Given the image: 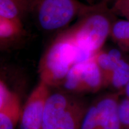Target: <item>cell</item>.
<instances>
[{"instance_id":"6da1fadb","label":"cell","mask_w":129,"mask_h":129,"mask_svg":"<svg viewBox=\"0 0 129 129\" xmlns=\"http://www.w3.org/2000/svg\"><path fill=\"white\" fill-rule=\"evenodd\" d=\"M108 1L93 6L92 9L65 29L85 60L103 48L110 37L114 20Z\"/></svg>"},{"instance_id":"7a4b0ae2","label":"cell","mask_w":129,"mask_h":129,"mask_svg":"<svg viewBox=\"0 0 129 129\" xmlns=\"http://www.w3.org/2000/svg\"><path fill=\"white\" fill-rule=\"evenodd\" d=\"M83 54L65 30L57 34L40 59V81L49 87L62 85L74 64L85 62Z\"/></svg>"},{"instance_id":"3957f363","label":"cell","mask_w":129,"mask_h":129,"mask_svg":"<svg viewBox=\"0 0 129 129\" xmlns=\"http://www.w3.org/2000/svg\"><path fill=\"white\" fill-rule=\"evenodd\" d=\"M93 6L78 0H32L30 14L41 30L59 33L70 26L74 20L85 14Z\"/></svg>"},{"instance_id":"277c9868","label":"cell","mask_w":129,"mask_h":129,"mask_svg":"<svg viewBox=\"0 0 129 129\" xmlns=\"http://www.w3.org/2000/svg\"><path fill=\"white\" fill-rule=\"evenodd\" d=\"M88 108L84 101L69 94H50L45 107L43 129H80Z\"/></svg>"},{"instance_id":"5b68a950","label":"cell","mask_w":129,"mask_h":129,"mask_svg":"<svg viewBox=\"0 0 129 129\" xmlns=\"http://www.w3.org/2000/svg\"><path fill=\"white\" fill-rule=\"evenodd\" d=\"M69 92L95 93L104 86L102 72L94 57L74 64L62 84Z\"/></svg>"},{"instance_id":"8992f818","label":"cell","mask_w":129,"mask_h":129,"mask_svg":"<svg viewBox=\"0 0 129 129\" xmlns=\"http://www.w3.org/2000/svg\"><path fill=\"white\" fill-rule=\"evenodd\" d=\"M50 87L40 81L26 102L21 112L19 129H43L45 107Z\"/></svg>"},{"instance_id":"52a82bcc","label":"cell","mask_w":129,"mask_h":129,"mask_svg":"<svg viewBox=\"0 0 129 129\" xmlns=\"http://www.w3.org/2000/svg\"><path fill=\"white\" fill-rule=\"evenodd\" d=\"M26 37L23 20L0 17V49L8 51L17 47Z\"/></svg>"},{"instance_id":"ba28073f","label":"cell","mask_w":129,"mask_h":129,"mask_svg":"<svg viewBox=\"0 0 129 129\" xmlns=\"http://www.w3.org/2000/svg\"><path fill=\"white\" fill-rule=\"evenodd\" d=\"M118 96L108 95L98 101L96 105L101 129H122L119 115Z\"/></svg>"},{"instance_id":"9c48e42d","label":"cell","mask_w":129,"mask_h":129,"mask_svg":"<svg viewBox=\"0 0 129 129\" xmlns=\"http://www.w3.org/2000/svg\"><path fill=\"white\" fill-rule=\"evenodd\" d=\"M93 57L102 72L104 86L109 85L113 71L118 62L123 58L121 53L117 49L105 51L102 48Z\"/></svg>"},{"instance_id":"30bf717a","label":"cell","mask_w":129,"mask_h":129,"mask_svg":"<svg viewBox=\"0 0 129 129\" xmlns=\"http://www.w3.org/2000/svg\"><path fill=\"white\" fill-rule=\"evenodd\" d=\"M32 0H0V17L23 20L30 14Z\"/></svg>"},{"instance_id":"8fae6325","label":"cell","mask_w":129,"mask_h":129,"mask_svg":"<svg viewBox=\"0 0 129 129\" xmlns=\"http://www.w3.org/2000/svg\"><path fill=\"white\" fill-rule=\"evenodd\" d=\"M21 112L19 97L14 93L6 104L0 106V129H15Z\"/></svg>"},{"instance_id":"7c38bea8","label":"cell","mask_w":129,"mask_h":129,"mask_svg":"<svg viewBox=\"0 0 129 129\" xmlns=\"http://www.w3.org/2000/svg\"><path fill=\"white\" fill-rule=\"evenodd\" d=\"M110 38L122 50L129 52V20L123 19L114 20Z\"/></svg>"},{"instance_id":"4fadbf2b","label":"cell","mask_w":129,"mask_h":129,"mask_svg":"<svg viewBox=\"0 0 129 129\" xmlns=\"http://www.w3.org/2000/svg\"><path fill=\"white\" fill-rule=\"evenodd\" d=\"M129 82V62L122 58L118 62L109 80V85L118 90H124Z\"/></svg>"},{"instance_id":"5bb4252c","label":"cell","mask_w":129,"mask_h":129,"mask_svg":"<svg viewBox=\"0 0 129 129\" xmlns=\"http://www.w3.org/2000/svg\"><path fill=\"white\" fill-rule=\"evenodd\" d=\"M80 129H101L98 111L95 105L89 107L82 122Z\"/></svg>"},{"instance_id":"9a60e30c","label":"cell","mask_w":129,"mask_h":129,"mask_svg":"<svg viewBox=\"0 0 129 129\" xmlns=\"http://www.w3.org/2000/svg\"><path fill=\"white\" fill-rule=\"evenodd\" d=\"M110 9L114 16L129 20V0H115Z\"/></svg>"},{"instance_id":"2e32d148","label":"cell","mask_w":129,"mask_h":129,"mask_svg":"<svg viewBox=\"0 0 129 129\" xmlns=\"http://www.w3.org/2000/svg\"><path fill=\"white\" fill-rule=\"evenodd\" d=\"M119 115L122 128L129 129V99L127 98L120 101Z\"/></svg>"},{"instance_id":"e0dca14e","label":"cell","mask_w":129,"mask_h":129,"mask_svg":"<svg viewBox=\"0 0 129 129\" xmlns=\"http://www.w3.org/2000/svg\"><path fill=\"white\" fill-rule=\"evenodd\" d=\"M86 1L88 4L95 5L103 2V1H108V0H86Z\"/></svg>"},{"instance_id":"ac0fdd59","label":"cell","mask_w":129,"mask_h":129,"mask_svg":"<svg viewBox=\"0 0 129 129\" xmlns=\"http://www.w3.org/2000/svg\"><path fill=\"white\" fill-rule=\"evenodd\" d=\"M125 91V94H126L127 96V98L129 99V82L127 84V85L125 86V87L124 88V90Z\"/></svg>"}]
</instances>
